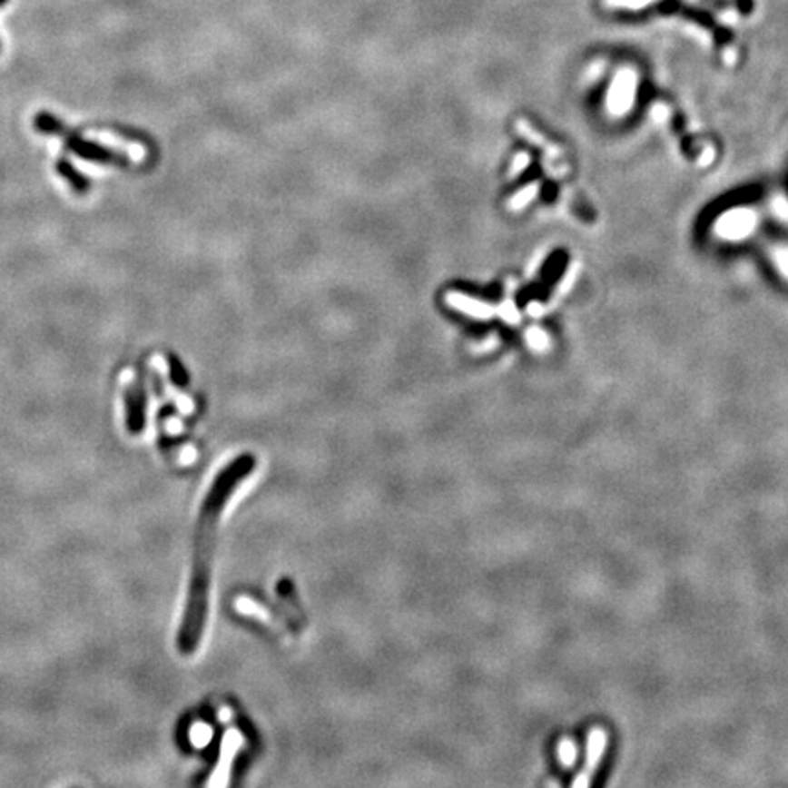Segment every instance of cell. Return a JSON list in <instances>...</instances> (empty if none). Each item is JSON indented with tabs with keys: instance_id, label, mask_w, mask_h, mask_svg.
Listing matches in <instances>:
<instances>
[{
	"instance_id": "obj_10",
	"label": "cell",
	"mask_w": 788,
	"mask_h": 788,
	"mask_svg": "<svg viewBox=\"0 0 788 788\" xmlns=\"http://www.w3.org/2000/svg\"><path fill=\"white\" fill-rule=\"evenodd\" d=\"M537 192H538V184H537V182H531L529 186H524L520 192H517V193L511 197L509 203H507V209L513 211V212L526 209V207L535 200V197H537Z\"/></svg>"
},
{
	"instance_id": "obj_8",
	"label": "cell",
	"mask_w": 788,
	"mask_h": 788,
	"mask_svg": "<svg viewBox=\"0 0 788 788\" xmlns=\"http://www.w3.org/2000/svg\"><path fill=\"white\" fill-rule=\"evenodd\" d=\"M57 172L74 186V190L77 192V193H86L88 192V188H90V181L79 172V170H75L74 168V164H70L66 159H61V161H57Z\"/></svg>"
},
{
	"instance_id": "obj_15",
	"label": "cell",
	"mask_w": 788,
	"mask_h": 788,
	"mask_svg": "<svg viewBox=\"0 0 788 788\" xmlns=\"http://www.w3.org/2000/svg\"><path fill=\"white\" fill-rule=\"evenodd\" d=\"M8 3V0H0V6H5Z\"/></svg>"
},
{
	"instance_id": "obj_5",
	"label": "cell",
	"mask_w": 788,
	"mask_h": 788,
	"mask_svg": "<svg viewBox=\"0 0 788 788\" xmlns=\"http://www.w3.org/2000/svg\"><path fill=\"white\" fill-rule=\"evenodd\" d=\"M126 426L135 435L144 428V390L141 385L126 389Z\"/></svg>"
},
{
	"instance_id": "obj_4",
	"label": "cell",
	"mask_w": 788,
	"mask_h": 788,
	"mask_svg": "<svg viewBox=\"0 0 788 788\" xmlns=\"http://www.w3.org/2000/svg\"><path fill=\"white\" fill-rule=\"evenodd\" d=\"M446 303L453 310H458V312H462V314L469 316V318H475V320H484L486 321V320H491V318L497 316V307L495 305L480 301V300L466 296V294H460V292L449 291L446 294Z\"/></svg>"
},
{
	"instance_id": "obj_12",
	"label": "cell",
	"mask_w": 788,
	"mask_h": 788,
	"mask_svg": "<svg viewBox=\"0 0 788 788\" xmlns=\"http://www.w3.org/2000/svg\"><path fill=\"white\" fill-rule=\"evenodd\" d=\"M497 316H500L507 325H517L520 320V314L511 298H507L500 307H497Z\"/></svg>"
},
{
	"instance_id": "obj_2",
	"label": "cell",
	"mask_w": 788,
	"mask_h": 788,
	"mask_svg": "<svg viewBox=\"0 0 788 788\" xmlns=\"http://www.w3.org/2000/svg\"><path fill=\"white\" fill-rule=\"evenodd\" d=\"M35 128H37L39 132H43V133L63 135L64 141H66V146H68L74 153H77L79 157H83V159H88V161H94V163H103V164H119V166H126V164H128L126 159H124L123 155L113 153V152H110V150H106V148H103V146H99V144L88 143V141H84L83 137L75 135L74 132H68V130L64 128V124H63L61 121H57L52 113L41 112V113L35 117Z\"/></svg>"
},
{
	"instance_id": "obj_9",
	"label": "cell",
	"mask_w": 788,
	"mask_h": 788,
	"mask_svg": "<svg viewBox=\"0 0 788 788\" xmlns=\"http://www.w3.org/2000/svg\"><path fill=\"white\" fill-rule=\"evenodd\" d=\"M576 755H578V748H576L575 741L569 739V737H562V739L558 741V744H557V757H558V763H560L564 768H571V766L576 763Z\"/></svg>"
},
{
	"instance_id": "obj_7",
	"label": "cell",
	"mask_w": 788,
	"mask_h": 788,
	"mask_svg": "<svg viewBox=\"0 0 788 788\" xmlns=\"http://www.w3.org/2000/svg\"><path fill=\"white\" fill-rule=\"evenodd\" d=\"M236 608H238L243 616H249V617L260 619V621H263V623L274 626L276 630H283L281 621L272 619L271 612H269L267 608H263L260 603H256L254 599H251V597H240V599L236 601Z\"/></svg>"
},
{
	"instance_id": "obj_1",
	"label": "cell",
	"mask_w": 788,
	"mask_h": 788,
	"mask_svg": "<svg viewBox=\"0 0 788 788\" xmlns=\"http://www.w3.org/2000/svg\"><path fill=\"white\" fill-rule=\"evenodd\" d=\"M254 468H256V458L252 455L238 457L236 460L227 464L222 473H218L203 500L200 518H197L195 537H193L188 596H186V605H184V612L177 634V646L179 652L184 655H192L197 650V646H200L207 625L212 560H214L220 518L232 493L254 471Z\"/></svg>"
},
{
	"instance_id": "obj_13",
	"label": "cell",
	"mask_w": 788,
	"mask_h": 788,
	"mask_svg": "<svg viewBox=\"0 0 788 788\" xmlns=\"http://www.w3.org/2000/svg\"><path fill=\"white\" fill-rule=\"evenodd\" d=\"M529 153H518L513 161H511V168H509V179H515V177H518L520 175V172H524L527 166H529Z\"/></svg>"
},
{
	"instance_id": "obj_14",
	"label": "cell",
	"mask_w": 788,
	"mask_h": 788,
	"mask_svg": "<svg viewBox=\"0 0 788 788\" xmlns=\"http://www.w3.org/2000/svg\"><path fill=\"white\" fill-rule=\"evenodd\" d=\"M212 737V732L209 726H195V732H192V739L195 741V744H207L209 739Z\"/></svg>"
},
{
	"instance_id": "obj_6",
	"label": "cell",
	"mask_w": 788,
	"mask_h": 788,
	"mask_svg": "<svg viewBox=\"0 0 788 788\" xmlns=\"http://www.w3.org/2000/svg\"><path fill=\"white\" fill-rule=\"evenodd\" d=\"M243 744V737H241V734L238 732V730H231L227 735H225V741H223V754H222V763H220V766H218V773H216V779L212 781V783H216L218 779H220V784H225L227 783V775H229V768H231V763H232V759H234V755H236V752H238V748Z\"/></svg>"
},
{
	"instance_id": "obj_3",
	"label": "cell",
	"mask_w": 788,
	"mask_h": 788,
	"mask_svg": "<svg viewBox=\"0 0 788 788\" xmlns=\"http://www.w3.org/2000/svg\"><path fill=\"white\" fill-rule=\"evenodd\" d=\"M608 732L603 726H596L591 728V732L587 734V743H586V759L584 764L580 768V772L575 775V779L571 781V786L575 788H587L596 777V772L599 770L605 754L608 750Z\"/></svg>"
},
{
	"instance_id": "obj_11",
	"label": "cell",
	"mask_w": 788,
	"mask_h": 788,
	"mask_svg": "<svg viewBox=\"0 0 788 788\" xmlns=\"http://www.w3.org/2000/svg\"><path fill=\"white\" fill-rule=\"evenodd\" d=\"M526 341H527V345H529L535 352H544V350L549 347V340H547L546 332L540 330V329H537V327H531V329L526 332Z\"/></svg>"
}]
</instances>
